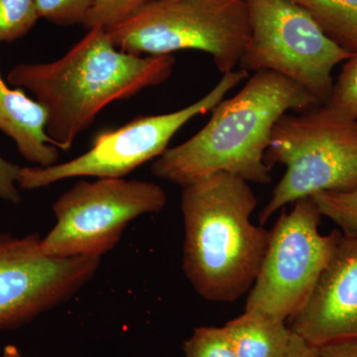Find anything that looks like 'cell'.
I'll use <instances>...</instances> for the list:
<instances>
[{
  "instance_id": "cell-1",
  "label": "cell",
  "mask_w": 357,
  "mask_h": 357,
  "mask_svg": "<svg viewBox=\"0 0 357 357\" xmlns=\"http://www.w3.org/2000/svg\"><path fill=\"white\" fill-rule=\"evenodd\" d=\"M175 63L173 55L119 50L107 29L96 27L58 60L16 66L8 82L31 91L48 114L46 132L54 146L69 151L107 105L163 84Z\"/></svg>"
},
{
  "instance_id": "cell-2",
  "label": "cell",
  "mask_w": 357,
  "mask_h": 357,
  "mask_svg": "<svg viewBox=\"0 0 357 357\" xmlns=\"http://www.w3.org/2000/svg\"><path fill=\"white\" fill-rule=\"evenodd\" d=\"M317 105L318 100L295 82L258 70L236 96L211 110L196 135L155 160L152 173L181 187L218 173L266 185L272 177L265 153L275 124L289 110L303 112Z\"/></svg>"
},
{
  "instance_id": "cell-3",
  "label": "cell",
  "mask_w": 357,
  "mask_h": 357,
  "mask_svg": "<svg viewBox=\"0 0 357 357\" xmlns=\"http://www.w3.org/2000/svg\"><path fill=\"white\" fill-rule=\"evenodd\" d=\"M256 206L249 183L230 174L183 187V270L204 300L234 303L252 287L270 239L251 222Z\"/></svg>"
},
{
  "instance_id": "cell-4",
  "label": "cell",
  "mask_w": 357,
  "mask_h": 357,
  "mask_svg": "<svg viewBox=\"0 0 357 357\" xmlns=\"http://www.w3.org/2000/svg\"><path fill=\"white\" fill-rule=\"evenodd\" d=\"M107 32L133 55L204 52L223 75L241 63L251 37L245 0H151Z\"/></svg>"
},
{
  "instance_id": "cell-5",
  "label": "cell",
  "mask_w": 357,
  "mask_h": 357,
  "mask_svg": "<svg viewBox=\"0 0 357 357\" xmlns=\"http://www.w3.org/2000/svg\"><path fill=\"white\" fill-rule=\"evenodd\" d=\"M265 162L286 171L260 211L261 225L298 199L357 187V121L338 119L321 105L284 114L272 130Z\"/></svg>"
},
{
  "instance_id": "cell-6",
  "label": "cell",
  "mask_w": 357,
  "mask_h": 357,
  "mask_svg": "<svg viewBox=\"0 0 357 357\" xmlns=\"http://www.w3.org/2000/svg\"><path fill=\"white\" fill-rule=\"evenodd\" d=\"M250 41L241 69L271 70L309 91L319 105L332 93L333 69L351 57L292 0H245Z\"/></svg>"
},
{
  "instance_id": "cell-7",
  "label": "cell",
  "mask_w": 357,
  "mask_h": 357,
  "mask_svg": "<svg viewBox=\"0 0 357 357\" xmlns=\"http://www.w3.org/2000/svg\"><path fill=\"white\" fill-rule=\"evenodd\" d=\"M248 77L246 70H232L223 75L217 86L201 100L184 109L136 117L121 128L102 131L93 138L89 151L70 161L49 167L21 168L17 185L23 190H36L70 178L126 177L138 167L161 156L185 124L197 115L211 112Z\"/></svg>"
},
{
  "instance_id": "cell-8",
  "label": "cell",
  "mask_w": 357,
  "mask_h": 357,
  "mask_svg": "<svg viewBox=\"0 0 357 357\" xmlns=\"http://www.w3.org/2000/svg\"><path fill=\"white\" fill-rule=\"evenodd\" d=\"M293 204L292 210L283 211L270 230L266 252L245 306L283 321L305 306L342 236L338 229L321 234L323 215L314 199Z\"/></svg>"
},
{
  "instance_id": "cell-9",
  "label": "cell",
  "mask_w": 357,
  "mask_h": 357,
  "mask_svg": "<svg viewBox=\"0 0 357 357\" xmlns=\"http://www.w3.org/2000/svg\"><path fill=\"white\" fill-rule=\"evenodd\" d=\"M163 188L147 181L98 178L79 182L53 206L55 227L41 238L56 258L102 257L116 245L131 220L165 208Z\"/></svg>"
},
{
  "instance_id": "cell-10",
  "label": "cell",
  "mask_w": 357,
  "mask_h": 357,
  "mask_svg": "<svg viewBox=\"0 0 357 357\" xmlns=\"http://www.w3.org/2000/svg\"><path fill=\"white\" fill-rule=\"evenodd\" d=\"M100 258L51 257L37 234L0 236V330L70 299L95 276Z\"/></svg>"
},
{
  "instance_id": "cell-11",
  "label": "cell",
  "mask_w": 357,
  "mask_h": 357,
  "mask_svg": "<svg viewBox=\"0 0 357 357\" xmlns=\"http://www.w3.org/2000/svg\"><path fill=\"white\" fill-rule=\"evenodd\" d=\"M289 326L316 347L357 340V236L342 234L311 297Z\"/></svg>"
},
{
  "instance_id": "cell-12",
  "label": "cell",
  "mask_w": 357,
  "mask_h": 357,
  "mask_svg": "<svg viewBox=\"0 0 357 357\" xmlns=\"http://www.w3.org/2000/svg\"><path fill=\"white\" fill-rule=\"evenodd\" d=\"M48 114L21 89L9 88L0 75V130L15 142L23 157L38 167L57 164L58 148L47 135Z\"/></svg>"
},
{
  "instance_id": "cell-13",
  "label": "cell",
  "mask_w": 357,
  "mask_h": 357,
  "mask_svg": "<svg viewBox=\"0 0 357 357\" xmlns=\"http://www.w3.org/2000/svg\"><path fill=\"white\" fill-rule=\"evenodd\" d=\"M238 357H286L296 333L286 321L245 310L225 325Z\"/></svg>"
},
{
  "instance_id": "cell-14",
  "label": "cell",
  "mask_w": 357,
  "mask_h": 357,
  "mask_svg": "<svg viewBox=\"0 0 357 357\" xmlns=\"http://www.w3.org/2000/svg\"><path fill=\"white\" fill-rule=\"evenodd\" d=\"M340 48L357 54V0H292Z\"/></svg>"
},
{
  "instance_id": "cell-15",
  "label": "cell",
  "mask_w": 357,
  "mask_h": 357,
  "mask_svg": "<svg viewBox=\"0 0 357 357\" xmlns=\"http://www.w3.org/2000/svg\"><path fill=\"white\" fill-rule=\"evenodd\" d=\"M323 217L344 236H357V187L349 191L319 192L311 197Z\"/></svg>"
},
{
  "instance_id": "cell-16",
  "label": "cell",
  "mask_w": 357,
  "mask_h": 357,
  "mask_svg": "<svg viewBox=\"0 0 357 357\" xmlns=\"http://www.w3.org/2000/svg\"><path fill=\"white\" fill-rule=\"evenodd\" d=\"M321 105L338 119L357 121V54L345 61L328 100Z\"/></svg>"
},
{
  "instance_id": "cell-17",
  "label": "cell",
  "mask_w": 357,
  "mask_h": 357,
  "mask_svg": "<svg viewBox=\"0 0 357 357\" xmlns=\"http://www.w3.org/2000/svg\"><path fill=\"white\" fill-rule=\"evenodd\" d=\"M38 20L34 0H0V42L25 36Z\"/></svg>"
},
{
  "instance_id": "cell-18",
  "label": "cell",
  "mask_w": 357,
  "mask_h": 357,
  "mask_svg": "<svg viewBox=\"0 0 357 357\" xmlns=\"http://www.w3.org/2000/svg\"><path fill=\"white\" fill-rule=\"evenodd\" d=\"M183 349L185 357H238L225 326L197 328Z\"/></svg>"
},
{
  "instance_id": "cell-19",
  "label": "cell",
  "mask_w": 357,
  "mask_h": 357,
  "mask_svg": "<svg viewBox=\"0 0 357 357\" xmlns=\"http://www.w3.org/2000/svg\"><path fill=\"white\" fill-rule=\"evenodd\" d=\"M151 0H93L91 10L84 20L86 29L109 28L119 24Z\"/></svg>"
},
{
  "instance_id": "cell-20",
  "label": "cell",
  "mask_w": 357,
  "mask_h": 357,
  "mask_svg": "<svg viewBox=\"0 0 357 357\" xmlns=\"http://www.w3.org/2000/svg\"><path fill=\"white\" fill-rule=\"evenodd\" d=\"M39 18L53 24H84L93 0H34Z\"/></svg>"
},
{
  "instance_id": "cell-21",
  "label": "cell",
  "mask_w": 357,
  "mask_h": 357,
  "mask_svg": "<svg viewBox=\"0 0 357 357\" xmlns=\"http://www.w3.org/2000/svg\"><path fill=\"white\" fill-rule=\"evenodd\" d=\"M20 169V166L14 165L0 156V199L20 203V195L16 185Z\"/></svg>"
},
{
  "instance_id": "cell-22",
  "label": "cell",
  "mask_w": 357,
  "mask_h": 357,
  "mask_svg": "<svg viewBox=\"0 0 357 357\" xmlns=\"http://www.w3.org/2000/svg\"><path fill=\"white\" fill-rule=\"evenodd\" d=\"M318 357H357V340H340L317 347Z\"/></svg>"
},
{
  "instance_id": "cell-23",
  "label": "cell",
  "mask_w": 357,
  "mask_h": 357,
  "mask_svg": "<svg viewBox=\"0 0 357 357\" xmlns=\"http://www.w3.org/2000/svg\"><path fill=\"white\" fill-rule=\"evenodd\" d=\"M286 357H318V349L296 335L292 347Z\"/></svg>"
},
{
  "instance_id": "cell-24",
  "label": "cell",
  "mask_w": 357,
  "mask_h": 357,
  "mask_svg": "<svg viewBox=\"0 0 357 357\" xmlns=\"http://www.w3.org/2000/svg\"><path fill=\"white\" fill-rule=\"evenodd\" d=\"M3 357H23L17 347L14 345H8L3 352Z\"/></svg>"
}]
</instances>
